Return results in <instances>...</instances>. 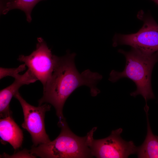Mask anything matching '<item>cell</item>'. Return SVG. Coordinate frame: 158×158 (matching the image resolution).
<instances>
[{"label":"cell","instance_id":"cell-1","mask_svg":"<svg viewBox=\"0 0 158 158\" xmlns=\"http://www.w3.org/2000/svg\"><path fill=\"white\" fill-rule=\"evenodd\" d=\"M75 53L69 52L63 56L53 55L54 67L52 74L43 87V95L38 101L39 105L49 103L55 108L59 121L65 119L63 113L67 99L76 88L82 85L88 87L92 96L99 93L96 87L102 76L89 69L81 73L75 64Z\"/></svg>","mask_w":158,"mask_h":158},{"label":"cell","instance_id":"cell-2","mask_svg":"<svg viewBox=\"0 0 158 158\" xmlns=\"http://www.w3.org/2000/svg\"><path fill=\"white\" fill-rule=\"evenodd\" d=\"M118 52L125 57V68L121 72L112 70L109 80L114 83L124 78L131 80L135 83L137 88L130 95L134 97L139 95H142L145 101V107H148L147 101L154 98L152 88L151 77L153 67L158 62V51L148 53L132 47L128 51L120 49Z\"/></svg>","mask_w":158,"mask_h":158},{"label":"cell","instance_id":"cell-3","mask_svg":"<svg viewBox=\"0 0 158 158\" xmlns=\"http://www.w3.org/2000/svg\"><path fill=\"white\" fill-rule=\"evenodd\" d=\"M61 132L54 140L32 146L30 150L35 157L43 158H85L92 157L88 145L87 135L78 136L70 129L65 119L59 121Z\"/></svg>","mask_w":158,"mask_h":158},{"label":"cell","instance_id":"cell-4","mask_svg":"<svg viewBox=\"0 0 158 158\" xmlns=\"http://www.w3.org/2000/svg\"><path fill=\"white\" fill-rule=\"evenodd\" d=\"M97 128H93L87 134L88 144L92 157L97 158H128L136 154L138 147L133 141L127 142L120 136L123 129L119 128L112 131L108 137L100 139H94Z\"/></svg>","mask_w":158,"mask_h":158},{"label":"cell","instance_id":"cell-5","mask_svg":"<svg viewBox=\"0 0 158 158\" xmlns=\"http://www.w3.org/2000/svg\"><path fill=\"white\" fill-rule=\"evenodd\" d=\"M138 17L144 22L140 30L134 34L116 35L113 45H128L150 53L158 51V24L152 17L142 13H139Z\"/></svg>","mask_w":158,"mask_h":158},{"label":"cell","instance_id":"cell-6","mask_svg":"<svg viewBox=\"0 0 158 158\" xmlns=\"http://www.w3.org/2000/svg\"><path fill=\"white\" fill-rule=\"evenodd\" d=\"M20 103L24 115L22 127L31 135L33 146L51 141L46 131L44 118L46 112L50 110L51 106L45 103L35 107L28 103L19 92L14 96Z\"/></svg>","mask_w":158,"mask_h":158},{"label":"cell","instance_id":"cell-7","mask_svg":"<svg viewBox=\"0 0 158 158\" xmlns=\"http://www.w3.org/2000/svg\"><path fill=\"white\" fill-rule=\"evenodd\" d=\"M37 39L35 50L28 56L20 55L18 59L24 63L44 87L53 71V55L42 37Z\"/></svg>","mask_w":158,"mask_h":158},{"label":"cell","instance_id":"cell-8","mask_svg":"<svg viewBox=\"0 0 158 158\" xmlns=\"http://www.w3.org/2000/svg\"><path fill=\"white\" fill-rule=\"evenodd\" d=\"M38 79L29 69L23 74L15 79L12 84L1 90L0 92V116L4 118L12 115L9 107V103L13 97L20 88L24 85L33 83Z\"/></svg>","mask_w":158,"mask_h":158},{"label":"cell","instance_id":"cell-9","mask_svg":"<svg viewBox=\"0 0 158 158\" xmlns=\"http://www.w3.org/2000/svg\"><path fill=\"white\" fill-rule=\"evenodd\" d=\"M0 137L2 143H9L15 150L21 147L23 138V131L12 115L0 119Z\"/></svg>","mask_w":158,"mask_h":158},{"label":"cell","instance_id":"cell-10","mask_svg":"<svg viewBox=\"0 0 158 158\" xmlns=\"http://www.w3.org/2000/svg\"><path fill=\"white\" fill-rule=\"evenodd\" d=\"M147 118V133L142 144L138 147V157L140 158H158V137L152 131L148 117L149 109L145 110Z\"/></svg>","mask_w":158,"mask_h":158},{"label":"cell","instance_id":"cell-11","mask_svg":"<svg viewBox=\"0 0 158 158\" xmlns=\"http://www.w3.org/2000/svg\"><path fill=\"white\" fill-rule=\"evenodd\" d=\"M44 0H1V12L3 14L9 11L18 9L23 11L25 13L27 20L31 22V11L39 1Z\"/></svg>","mask_w":158,"mask_h":158},{"label":"cell","instance_id":"cell-12","mask_svg":"<svg viewBox=\"0 0 158 158\" xmlns=\"http://www.w3.org/2000/svg\"><path fill=\"white\" fill-rule=\"evenodd\" d=\"M26 65L24 63L20 65L18 67L14 68H0V79L7 76H11L15 79L20 75L19 73L25 70Z\"/></svg>","mask_w":158,"mask_h":158},{"label":"cell","instance_id":"cell-13","mask_svg":"<svg viewBox=\"0 0 158 158\" xmlns=\"http://www.w3.org/2000/svg\"><path fill=\"white\" fill-rule=\"evenodd\" d=\"M1 157L4 158H36V157L32 154L30 150H27L18 152L12 155H10L4 153L1 156Z\"/></svg>","mask_w":158,"mask_h":158},{"label":"cell","instance_id":"cell-14","mask_svg":"<svg viewBox=\"0 0 158 158\" xmlns=\"http://www.w3.org/2000/svg\"><path fill=\"white\" fill-rule=\"evenodd\" d=\"M153 1L158 5V0H151Z\"/></svg>","mask_w":158,"mask_h":158}]
</instances>
